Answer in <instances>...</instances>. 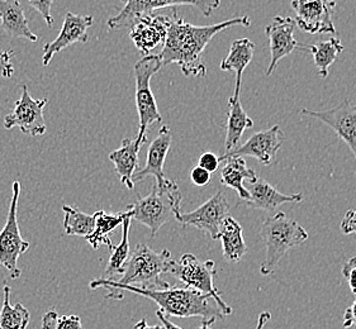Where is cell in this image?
I'll use <instances>...</instances> for the list:
<instances>
[{"instance_id":"obj_2","label":"cell","mask_w":356,"mask_h":329,"mask_svg":"<svg viewBox=\"0 0 356 329\" xmlns=\"http://www.w3.org/2000/svg\"><path fill=\"white\" fill-rule=\"evenodd\" d=\"M92 290L104 287L107 289L106 299L122 301L124 292L141 295L156 303L159 310L166 317L177 318H193L200 317L202 319H222L225 314L212 296L200 293L189 287H168V289H140L132 285H115L106 279H95L89 284Z\"/></svg>"},{"instance_id":"obj_23","label":"cell","mask_w":356,"mask_h":329,"mask_svg":"<svg viewBox=\"0 0 356 329\" xmlns=\"http://www.w3.org/2000/svg\"><path fill=\"white\" fill-rule=\"evenodd\" d=\"M255 47H257V44L252 41H250L249 38L236 40L229 47L227 58H225L220 65L222 71L235 72L236 74L235 92L234 93L241 94L243 71L252 61Z\"/></svg>"},{"instance_id":"obj_30","label":"cell","mask_w":356,"mask_h":329,"mask_svg":"<svg viewBox=\"0 0 356 329\" xmlns=\"http://www.w3.org/2000/svg\"><path fill=\"white\" fill-rule=\"evenodd\" d=\"M63 212L65 213V233L67 236L86 237L93 232L95 224L94 214H86L78 208L72 205H64Z\"/></svg>"},{"instance_id":"obj_8","label":"cell","mask_w":356,"mask_h":329,"mask_svg":"<svg viewBox=\"0 0 356 329\" xmlns=\"http://www.w3.org/2000/svg\"><path fill=\"white\" fill-rule=\"evenodd\" d=\"M21 195L19 181L13 183L12 199L9 205L7 223L0 230V266L6 267L10 279L21 278V269L18 267V260L29 248V241H24L21 236L18 226V201Z\"/></svg>"},{"instance_id":"obj_22","label":"cell","mask_w":356,"mask_h":329,"mask_svg":"<svg viewBox=\"0 0 356 329\" xmlns=\"http://www.w3.org/2000/svg\"><path fill=\"white\" fill-rule=\"evenodd\" d=\"M0 28L8 36L26 38L37 42L38 37L31 31L27 18L18 0H0Z\"/></svg>"},{"instance_id":"obj_12","label":"cell","mask_w":356,"mask_h":329,"mask_svg":"<svg viewBox=\"0 0 356 329\" xmlns=\"http://www.w3.org/2000/svg\"><path fill=\"white\" fill-rule=\"evenodd\" d=\"M21 98L15 101L13 112L4 118V128L18 127L24 135L42 136L47 130L43 117V108L46 107L47 99H33L26 84H21Z\"/></svg>"},{"instance_id":"obj_11","label":"cell","mask_w":356,"mask_h":329,"mask_svg":"<svg viewBox=\"0 0 356 329\" xmlns=\"http://www.w3.org/2000/svg\"><path fill=\"white\" fill-rule=\"evenodd\" d=\"M227 215H229V203L223 192L218 190L195 210L189 213L180 212L177 221L184 228L195 227L216 241L220 237L222 221Z\"/></svg>"},{"instance_id":"obj_38","label":"cell","mask_w":356,"mask_h":329,"mask_svg":"<svg viewBox=\"0 0 356 329\" xmlns=\"http://www.w3.org/2000/svg\"><path fill=\"white\" fill-rule=\"evenodd\" d=\"M342 327H343V328L356 327V299L354 301V303L350 305L349 308L345 310V313H343V321H342Z\"/></svg>"},{"instance_id":"obj_42","label":"cell","mask_w":356,"mask_h":329,"mask_svg":"<svg viewBox=\"0 0 356 329\" xmlns=\"http://www.w3.org/2000/svg\"><path fill=\"white\" fill-rule=\"evenodd\" d=\"M214 322L216 321H212V319H202V324L197 329H212V324Z\"/></svg>"},{"instance_id":"obj_34","label":"cell","mask_w":356,"mask_h":329,"mask_svg":"<svg viewBox=\"0 0 356 329\" xmlns=\"http://www.w3.org/2000/svg\"><path fill=\"white\" fill-rule=\"evenodd\" d=\"M220 164H221V160L217 155H214L213 152H204L200 155L198 160V166L203 167L211 174H214L220 169Z\"/></svg>"},{"instance_id":"obj_20","label":"cell","mask_w":356,"mask_h":329,"mask_svg":"<svg viewBox=\"0 0 356 329\" xmlns=\"http://www.w3.org/2000/svg\"><path fill=\"white\" fill-rule=\"evenodd\" d=\"M246 189L249 190L250 201H246L251 209H261L265 212H274L285 203H300L303 201V194L280 193L266 180H259L249 183Z\"/></svg>"},{"instance_id":"obj_16","label":"cell","mask_w":356,"mask_h":329,"mask_svg":"<svg viewBox=\"0 0 356 329\" xmlns=\"http://www.w3.org/2000/svg\"><path fill=\"white\" fill-rule=\"evenodd\" d=\"M93 23L94 18L92 15H80L67 12L65 15L64 24L61 27L60 35L54 41L43 46V66H49L51 60L56 53L70 47L72 44L88 42V29L93 26Z\"/></svg>"},{"instance_id":"obj_32","label":"cell","mask_w":356,"mask_h":329,"mask_svg":"<svg viewBox=\"0 0 356 329\" xmlns=\"http://www.w3.org/2000/svg\"><path fill=\"white\" fill-rule=\"evenodd\" d=\"M342 276L349 284L351 293L356 296V256L348 260L342 266Z\"/></svg>"},{"instance_id":"obj_19","label":"cell","mask_w":356,"mask_h":329,"mask_svg":"<svg viewBox=\"0 0 356 329\" xmlns=\"http://www.w3.org/2000/svg\"><path fill=\"white\" fill-rule=\"evenodd\" d=\"M141 140L137 136L135 138H124L122 141L121 147L118 150H114L109 153V160L113 162L114 169L117 175L120 176L123 185L129 190L135 189L134 175L137 170H140V160L138 153L143 147Z\"/></svg>"},{"instance_id":"obj_14","label":"cell","mask_w":356,"mask_h":329,"mask_svg":"<svg viewBox=\"0 0 356 329\" xmlns=\"http://www.w3.org/2000/svg\"><path fill=\"white\" fill-rule=\"evenodd\" d=\"M302 115L316 118L328 126L349 146L356 158V103L345 99L339 106L323 112H314L309 109H302Z\"/></svg>"},{"instance_id":"obj_29","label":"cell","mask_w":356,"mask_h":329,"mask_svg":"<svg viewBox=\"0 0 356 329\" xmlns=\"http://www.w3.org/2000/svg\"><path fill=\"white\" fill-rule=\"evenodd\" d=\"M10 292L12 289L6 284L3 287L4 298L0 309V329H27L31 321L29 310L22 303L12 305Z\"/></svg>"},{"instance_id":"obj_33","label":"cell","mask_w":356,"mask_h":329,"mask_svg":"<svg viewBox=\"0 0 356 329\" xmlns=\"http://www.w3.org/2000/svg\"><path fill=\"white\" fill-rule=\"evenodd\" d=\"M29 4L36 9L43 19L47 23V26L54 24V17L51 15V7L54 4V0H29Z\"/></svg>"},{"instance_id":"obj_3","label":"cell","mask_w":356,"mask_h":329,"mask_svg":"<svg viewBox=\"0 0 356 329\" xmlns=\"http://www.w3.org/2000/svg\"><path fill=\"white\" fill-rule=\"evenodd\" d=\"M183 195L174 180H165L164 185L152 186V192L140 198L127 207L132 219L150 229L151 237H155L163 226L181 212Z\"/></svg>"},{"instance_id":"obj_37","label":"cell","mask_w":356,"mask_h":329,"mask_svg":"<svg viewBox=\"0 0 356 329\" xmlns=\"http://www.w3.org/2000/svg\"><path fill=\"white\" fill-rule=\"evenodd\" d=\"M340 229L343 235H356V209H350L346 212V214L342 218Z\"/></svg>"},{"instance_id":"obj_21","label":"cell","mask_w":356,"mask_h":329,"mask_svg":"<svg viewBox=\"0 0 356 329\" xmlns=\"http://www.w3.org/2000/svg\"><path fill=\"white\" fill-rule=\"evenodd\" d=\"M221 169V183L235 190L238 198L243 201H250L249 190L245 187L246 183H255L259 179L257 171L246 164L243 158H228L223 161Z\"/></svg>"},{"instance_id":"obj_6","label":"cell","mask_w":356,"mask_h":329,"mask_svg":"<svg viewBox=\"0 0 356 329\" xmlns=\"http://www.w3.org/2000/svg\"><path fill=\"white\" fill-rule=\"evenodd\" d=\"M163 69L159 55H146L137 61L134 67L136 80V107L138 113L140 129L137 138L143 144L147 142V130L154 123L161 122L163 117L159 112L156 99L151 90L152 76Z\"/></svg>"},{"instance_id":"obj_36","label":"cell","mask_w":356,"mask_h":329,"mask_svg":"<svg viewBox=\"0 0 356 329\" xmlns=\"http://www.w3.org/2000/svg\"><path fill=\"white\" fill-rule=\"evenodd\" d=\"M211 178H212V174L207 171L203 167L197 166L193 169L191 172V179L194 185L197 186H206L211 183Z\"/></svg>"},{"instance_id":"obj_9","label":"cell","mask_w":356,"mask_h":329,"mask_svg":"<svg viewBox=\"0 0 356 329\" xmlns=\"http://www.w3.org/2000/svg\"><path fill=\"white\" fill-rule=\"evenodd\" d=\"M122 3L124 7L121 12L108 21V27L111 29L129 28L136 18L152 15L165 8L191 6L197 8L204 17H211L221 6V0H122Z\"/></svg>"},{"instance_id":"obj_10","label":"cell","mask_w":356,"mask_h":329,"mask_svg":"<svg viewBox=\"0 0 356 329\" xmlns=\"http://www.w3.org/2000/svg\"><path fill=\"white\" fill-rule=\"evenodd\" d=\"M296 26L309 35H336L334 0H292Z\"/></svg>"},{"instance_id":"obj_31","label":"cell","mask_w":356,"mask_h":329,"mask_svg":"<svg viewBox=\"0 0 356 329\" xmlns=\"http://www.w3.org/2000/svg\"><path fill=\"white\" fill-rule=\"evenodd\" d=\"M41 327L42 329H83V324L79 315L60 317L56 310L51 309L43 315Z\"/></svg>"},{"instance_id":"obj_4","label":"cell","mask_w":356,"mask_h":329,"mask_svg":"<svg viewBox=\"0 0 356 329\" xmlns=\"http://www.w3.org/2000/svg\"><path fill=\"white\" fill-rule=\"evenodd\" d=\"M260 236L266 250L263 264L260 266V273L268 276L277 269L280 260L289 251L306 242L308 232L297 221L288 218L283 212H279L264 221Z\"/></svg>"},{"instance_id":"obj_18","label":"cell","mask_w":356,"mask_h":329,"mask_svg":"<svg viewBox=\"0 0 356 329\" xmlns=\"http://www.w3.org/2000/svg\"><path fill=\"white\" fill-rule=\"evenodd\" d=\"M171 140L172 135L168 126H163L157 136L152 140L149 151H147V158H146V164L141 170H137L134 175V183H140L143 180L154 176L156 179L157 185H164L165 174L164 164L166 156L170 150Z\"/></svg>"},{"instance_id":"obj_26","label":"cell","mask_w":356,"mask_h":329,"mask_svg":"<svg viewBox=\"0 0 356 329\" xmlns=\"http://www.w3.org/2000/svg\"><path fill=\"white\" fill-rule=\"evenodd\" d=\"M300 51H307L314 56V65L318 70L321 78L326 79L328 76V69L341 55L345 47L339 38H330L327 41H320L312 44H302L300 43Z\"/></svg>"},{"instance_id":"obj_39","label":"cell","mask_w":356,"mask_h":329,"mask_svg":"<svg viewBox=\"0 0 356 329\" xmlns=\"http://www.w3.org/2000/svg\"><path fill=\"white\" fill-rule=\"evenodd\" d=\"M157 318H159V321L161 322V324L164 326L165 329H183L178 327L177 324H174V323L170 322L169 321V318L166 317V315L163 313V312H160V310H157L156 312Z\"/></svg>"},{"instance_id":"obj_17","label":"cell","mask_w":356,"mask_h":329,"mask_svg":"<svg viewBox=\"0 0 356 329\" xmlns=\"http://www.w3.org/2000/svg\"><path fill=\"white\" fill-rule=\"evenodd\" d=\"M296 22L291 17L277 15L270 24L266 26L265 35L269 40L270 47V64L265 72L266 76H270L275 71L278 62L282 58L289 56L292 52L298 50L300 43L294 37Z\"/></svg>"},{"instance_id":"obj_25","label":"cell","mask_w":356,"mask_h":329,"mask_svg":"<svg viewBox=\"0 0 356 329\" xmlns=\"http://www.w3.org/2000/svg\"><path fill=\"white\" fill-rule=\"evenodd\" d=\"M218 239H221L223 256L229 264L240 262L248 252L243 239V227L229 215L222 221Z\"/></svg>"},{"instance_id":"obj_24","label":"cell","mask_w":356,"mask_h":329,"mask_svg":"<svg viewBox=\"0 0 356 329\" xmlns=\"http://www.w3.org/2000/svg\"><path fill=\"white\" fill-rule=\"evenodd\" d=\"M254 122L248 113L243 110L240 94L234 93L228 99L227 126H226V140H225V150L229 152L236 149L246 129L252 128Z\"/></svg>"},{"instance_id":"obj_5","label":"cell","mask_w":356,"mask_h":329,"mask_svg":"<svg viewBox=\"0 0 356 329\" xmlns=\"http://www.w3.org/2000/svg\"><path fill=\"white\" fill-rule=\"evenodd\" d=\"M171 252L169 250L156 252L145 244L136 246L124 266L121 279L109 280L115 285H132L140 289H168L170 284L161 276L169 272Z\"/></svg>"},{"instance_id":"obj_41","label":"cell","mask_w":356,"mask_h":329,"mask_svg":"<svg viewBox=\"0 0 356 329\" xmlns=\"http://www.w3.org/2000/svg\"><path fill=\"white\" fill-rule=\"evenodd\" d=\"M135 329H165L163 324H156V326H149L145 319H141L140 322L135 324Z\"/></svg>"},{"instance_id":"obj_13","label":"cell","mask_w":356,"mask_h":329,"mask_svg":"<svg viewBox=\"0 0 356 329\" xmlns=\"http://www.w3.org/2000/svg\"><path fill=\"white\" fill-rule=\"evenodd\" d=\"M283 146V132L279 126H273L266 130H260L250 137L249 140L237 146L229 152H225L220 160L225 161L228 158H255L264 166L275 162L277 153Z\"/></svg>"},{"instance_id":"obj_1","label":"cell","mask_w":356,"mask_h":329,"mask_svg":"<svg viewBox=\"0 0 356 329\" xmlns=\"http://www.w3.org/2000/svg\"><path fill=\"white\" fill-rule=\"evenodd\" d=\"M236 26L250 27L249 15L237 17L211 26H194L184 21L177 13V8H171V21L164 47L159 55L163 67L170 64L179 65L186 76L204 78L207 67L203 62V52L213 37L226 29Z\"/></svg>"},{"instance_id":"obj_28","label":"cell","mask_w":356,"mask_h":329,"mask_svg":"<svg viewBox=\"0 0 356 329\" xmlns=\"http://www.w3.org/2000/svg\"><path fill=\"white\" fill-rule=\"evenodd\" d=\"M132 214L129 210V214L122 223V239L121 244L114 246L111 250V258L108 260L107 267L103 273L102 279L117 280L118 276H122L124 272V266L129 261V228H131Z\"/></svg>"},{"instance_id":"obj_35","label":"cell","mask_w":356,"mask_h":329,"mask_svg":"<svg viewBox=\"0 0 356 329\" xmlns=\"http://www.w3.org/2000/svg\"><path fill=\"white\" fill-rule=\"evenodd\" d=\"M13 51H7V52H0V75L3 78H12L15 74V66L12 64V56Z\"/></svg>"},{"instance_id":"obj_40","label":"cell","mask_w":356,"mask_h":329,"mask_svg":"<svg viewBox=\"0 0 356 329\" xmlns=\"http://www.w3.org/2000/svg\"><path fill=\"white\" fill-rule=\"evenodd\" d=\"M271 319L270 312H263L261 314L259 315V319H257V328L255 329H264V327L268 324V322Z\"/></svg>"},{"instance_id":"obj_27","label":"cell","mask_w":356,"mask_h":329,"mask_svg":"<svg viewBox=\"0 0 356 329\" xmlns=\"http://www.w3.org/2000/svg\"><path fill=\"white\" fill-rule=\"evenodd\" d=\"M129 214V209L127 212H121L118 214H108L104 210L97 212L94 214L95 224H94L93 232L86 237V241L90 244L94 250H99L102 246H107L109 250H112L114 246L108 236L118 226H122V223Z\"/></svg>"},{"instance_id":"obj_7","label":"cell","mask_w":356,"mask_h":329,"mask_svg":"<svg viewBox=\"0 0 356 329\" xmlns=\"http://www.w3.org/2000/svg\"><path fill=\"white\" fill-rule=\"evenodd\" d=\"M168 273L181 281L186 287H192L200 293L212 296L222 309L223 314L231 315L234 313V309L222 299L221 294L214 285L217 269L216 262L212 260H207L203 262L193 253H184L179 261H171Z\"/></svg>"},{"instance_id":"obj_15","label":"cell","mask_w":356,"mask_h":329,"mask_svg":"<svg viewBox=\"0 0 356 329\" xmlns=\"http://www.w3.org/2000/svg\"><path fill=\"white\" fill-rule=\"evenodd\" d=\"M170 15H145L136 18L129 26V37L143 56L165 42L170 26Z\"/></svg>"}]
</instances>
